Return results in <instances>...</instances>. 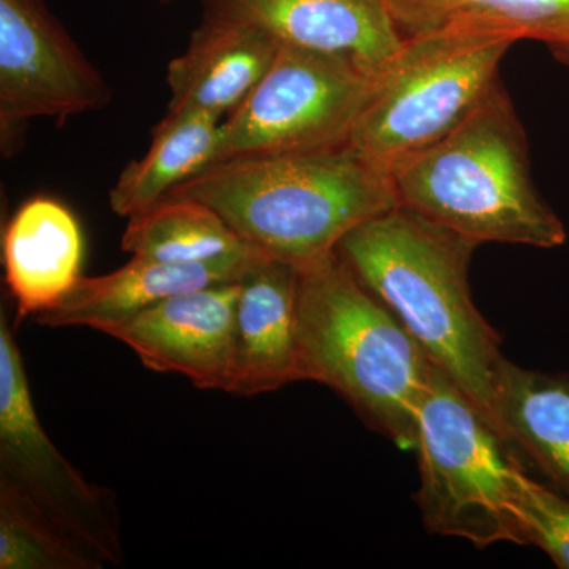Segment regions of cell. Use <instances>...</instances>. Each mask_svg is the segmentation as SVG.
Masks as SVG:
<instances>
[{
    "label": "cell",
    "instance_id": "obj_1",
    "mask_svg": "<svg viewBox=\"0 0 569 569\" xmlns=\"http://www.w3.org/2000/svg\"><path fill=\"white\" fill-rule=\"evenodd\" d=\"M478 246L397 206L350 231L337 253L498 430L496 380L505 356L471 299L468 271Z\"/></svg>",
    "mask_w": 569,
    "mask_h": 569
},
{
    "label": "cell",
    "instance_id": "obj_2",
    "mask_svg": "<svg viewBox=\"0 0 569 569\" xmlns=\"http://www.w3.org/2000/svg\"><path fill=\"white\" fill-rule=\"evenodd\" d=\"M168 197L209 206L247 244L298 271L335 254L359 224L400 206L391 173L351 144L222 160Z\"/></svg>",
    "mask_w": 569,
    "mask_h": 569
},
{
    "label": "cell",
    "instance_id": "obj_3",
    "mask_svg": "<svg viewBox=\"0 0 569 569\" xmlns=\"http://www.w3.org/2000/svg\"><path fill=\"white\" fill-rule=\"evenodd\" d=\"M296 351L299 381L325 385L396 447L417 448L436 365L337 252L298 271Z\"/></svg>",
    "mask_w": 569,
    "mask_h": 569
},
{
    "label": "cell",
    "instance_id": "obj_4",
    "mask_svg": "<svg viewBox=\"0 0 569 569\" xmlns=\"http://www.w3.org/2000/svg\"><path fill=\"white\" fill-rule=\"evenodd\" d=\"M391 176L400 206L479 246L567 242V227L535 187L526 129L500 80L459 126Z\"/></svg>",
    "mask_w": 569,
    "mask_h": 569
},
{
    "label": "cell",
    "instance_id": "obj_5",
    "mask_svg": "<svg viewBox=\"0 0 569 569\" xmlns=\"http://www.w3.org/2000/svg\"><path fill=\"white\" fill-rule=\"evenodd\" d=\"M515 43L508 33L463 24L406 37L376 78L350 144L391 173L473 111L500 80V63Z\"/></svg>",
    "mask_w": 569,
    "mask_h": 569
},
{
    "label": "cell",
    "instance_id": "obj_6",
    "mask_svg": "<svg viewBox=\"0 0 569 569\" xmlns=\"http://www.w3.org/2000/svg\"><path fill=\"white\" fill-rule=\"evenodd\" d=\"M512 449L470 397L433 367L415 448L421 481L415 501L427 531L478 549L527 546L515 507L526 470Z\"/></svg>",
    "mask_w": 569,
    "mask_h": 569
},
{
    "label": "cell",
    "instance_id": "obj_7",
    "mask_svg": "<svg viewBox=\"0 0 569 569\" xmlns=\"http://www.w3.org/2000/svg\"><path fill=\"white\" fill-rule=\"evenodd\" d=\"M376 78L343 56L280 44L263 80L223 119L213 163L350 144Z\"/></svg>",
    "mask_w": 569,
    "mask_h": 569
},
{
    "label": "cell",
    "instance_id": "obj_8",
    "mask_svg": "<svg viewBox=\"0 0 569 569\" xmlns=\"http://www.w3.org/2000/svg\"><path fill=\"white\" fill-rule=\"evenodd\" d=\"M0 310V481L104 568L123 561L121 511L111 489L92 485L41 426L20 347Z\"/></svg>",
    "mask_w": 569,
    "mask_h": 569
},
{
    "label": "cell",
    "instance_id": "obj_9",
    "mask_svg": "<svg viewBox=\"0 0 569 569\" xmlns=\"http://www.w3.org/2000/svg\"><path fill=\"white\" fill-rule=\"evenodd\" d=\"M107 80L44 0H0V133L10 149L31 119L62 123L111 103Z\"/></svg>",
    "mask_w": 569,
    "mask_h": 569
},
{
    "label": "cell",
    "instance_id": "obj_10",
    "mask_svg": "<svg viewBox=\"0 0 569 569\" xmlns=\"http://www.w3.org/2000/svg\"><path fill=\"white\" fill-rule=\"evenodd\" d=\"M239 293L241 280L187 291L102 332L129 347L153 372L178 373L204 391L230 392Z\"/></svg>",
    "mask_w": 569,
    "mask_h": 569
},
{
    "label": "cell",
    "instance_id": "obj_11",
    "mask_svg": "<svg viewBox=\"0 0 569 569\" xmlns=\"http://www.w3.org/2000/svg\"><path fill=\"white\" fill-rule=\"evenodd\" d=\"M206 11L258 26L280 44L343 56L376 77L406 41L387 0H206Z\"/></svg>",
    "mask_w": 569,
    "mask_h": 569
},
{
    "label": "cell",
    "instance_id": "obj_12",
    "mask_svg": "<svg viewBox=\"0 0 569 569\" xmlns=\"http://www.w3.org/2000/svg\"><path fill=\"white\" fill-rule=\"evenodd\" d=\"M279 48L264 29L206 11L187 50L168 66L167 114L200 111L227 118L263 80Z\"/></svg>",
    "mask_w": 569,
    "mask_h": 569
},
{
    "label": "cell",
    "instance_id": "obj_13",
    "mask_svg": "<svg viewBox=\"0 0 569 569\" xmlns=\"http://www.w3.org/2000/svg\"><path fill=\"white\" fill-rule=\"evenodd\" d=\"M6 283L17 302L13 329L48 312L81 279L84 234L77 216L56 198L33 197L7 222L2 234Z\"/></svg>",
    "mask_w": 569,
    "mask_h": 569
},
{
    "label": "cell",
    "instance_id": "obj_14",
    "mask_svg": "<svg viewBox=\"0 0 569 569\" xmlns=\"http://www.w3.org/2000/svg\"><path fill=\"white\" fill-rule=\"evenodd\" d=\"M298 269L263 257L241 279L230 395L253 397L299 381L296 351Z\"/></svg>",
    "mask_w": 569,
    "mask_h": 569
},
{
    "label": "cell",
    "instance_id": "obj_15",
    "mask_svg": "<svg viewBox=\"0 0 569 569\" xmlns=\"http://www.w3.org/2000/svg\"><path fill=\"white\" fill-rule=\"evenodd\" d=\"M263 257L266 254H258L231 263L176 264L132 254L129 263L108 274L82 276L61 305L36 320L50 328L84 326L102 332L108 326L137 316L171 296L239 282Z\"/></svg>",
    "mask_w": 569,
    "mask_h": 569
},
{
    "label": "cell",
    "instance_id": "obj_16",
    "mask_svg": "<svg viewBox=\"0 0 569 569\" xmlns=\"http://www.w3.org/2000/svg\"><path fill=\"white\" fill-rule=\"evenodd\" d=\"M496 419L508 443L569 498V372L523 369L503 358Z\"/></svg>",
    "mask_w": 569,
    "mask_h": 569
},
{
    "label": "cell",
    "instance_id": "obj_17",
    "mask_svg": "<svg viewBox=\"0 0 569 569\" xmlns=\"http://www.w3.org/2000/svg\"><path fill=\"white\" fill-rule=\"evenodd\" d=\"M222 118L190 111L167 114L153 127L152 142L132 160L110 190V208L132 217L164 200L176 187L216 162Z\"/></svg>",
    "mask_w": 569,
    "mask_h": 569
},
{
    "label": "cell",
    "instance_id": "obj_18",
    "mask_svg": "<svg viewBox=\"0 0 569 569\" xmlns=\"http://www.w3.org/2000/svg\"><path fill=\"white\" fill-rule=\"evenodd\" d=\"M121 247L134 257L176 264L231 263L264 254L209 206L182 197L164 198L129 217Z\"/></svg>",
    "mask_w": 569,
    "mask_h": 569
},
{
    "label": "cell",
    "instance_id": "obj_19",
    "mask_svg": "<svg viewBox=\"0 0 569 569\" xmlns=\"http://www.w3.org/2000/svg\"><path fill=\"white\" fill-rule=\"evenodd\" d=\"M403 36L445 24L533 40L569 67V0H387Z\"/></svg>",
    "mask_w": 569,
    "mask_h": 569
},
{
    "label": "cell",
    "instance_id": "obj_20",
    "mask_svg": "<svg viewBox=\"0 0 569 569\" xmlns=\"http://www.w3.org/2000/svg\"><path fill=\"white\" fill-rule=\"evenodd\" d=\"M18 490L0 481V569H103Z\"/></svg>",
    "mask_w": 569,
    "mask_h": 569
},
{
    "label": "cell",
    "instance_id": "obj_21",
    "mask_svg": "<svg viewBox=\"0 0 569 569\" xmlns=\"http://www.w3.org/2000/svg\"><path fill=\"white\" fill-rule=\"evenodd\" d=\"M515 507L526 545L545 550L557 568L569 569V498L523 471Z\"/></svg>",
    "mask_w": 569,
    "mask_h": 569
}]
</instances>
